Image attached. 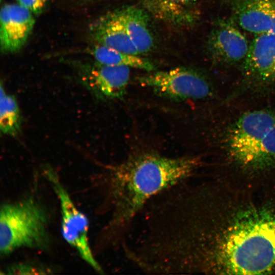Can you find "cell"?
<instances>
[{"label": "cell", "mask_w": 275, "mask_h": 275, "mask_svg": "<svg viewBox=\"0 0 275 275\" xmlns=\"http://www.w3.org/2000/svg\"><path fill=\"white\" fill-rule=\"evenodd\" d=\"M161 237L176 274H275V188L187 181L169 199Z\"/></svg>", "instance_id": "1"}, {"label": "cell", "mask_w": 275, "mask_h": 275, "mask_svg": "<svg viewBox=\"0 0 275 275\" xmlns=\"http://www.w3.org/2000/svg\"><path fill=\"white\" fill-rule=\"evenodd\" d=\"M199 157H169L153 153L129 157L111 169V219L107 227L109 243L122 245L145 205L166 190L195 175Z\"/></svg>", "instance_id": "2"}, {"label": "cell", "mask_w": 275, "mask_h": 275, "mask_svg": "<svg viewBox=\"0 0 275 275\" xmlns=\"http://www.w3.org/2000/svg\"><path fill=\"white\" fill-rule=\"evenodd\" d=\"M226 146L234 173L220 180L242 188H275L274 113L263 109L243 114L230 128Z\"/></svg>", "instance_id": "3"}, {"label": "cell", "mask_w": 275, "mask_h": 275, "mask_svg": "<svg viewBox=\"0 0 275 275\" xmlns=\"http://www.w3.org/2000/svg\"><path fill=\"white\" fill-rule=\"evenodd\" d=\"M48 218L33 198L4 203L0 209V252L8 256L22 248L45 250L49 246Z\"/></svg>", "instance_id": "4"}, {"label": "cell", "mask_w": 275, "mask_h": 275, "mask_svg": "<svg viewBox=\"0 0 275 275\" xmlns=\"http://www.w3.org/2000/svg\"><path fill=\"white\" fill-rule=\"evenodd\" d=\"M44 173L59 200L64 239L77 251L86 263L98 273H103V270L94 257L89 244L87 216L76 207L53 169L47 167L44 169Z\"/></svg>", "instance_id": "5"}, {"label": "cell", "mask_w": 275, "mask_h": 275, "mask_svg": "<svg viewBox=\"0 0 275 275\" xmlns=\"http://www.w3.org/2000/svg\"><path fill=\"white\" fill-rule=\"evenodd\" d=\"M139 83L171 99H201L211 95L207 80L199 73L183 67L154 72L139 77Z\"/></svg>", "instance_id": "6"}, {"label": "cell", "mask_w": 275, "mask_h": 275, "mask_svg": "<svg viewBox=\"0 0 275 275\" xmlns=\"http://www.w3.org/2000/svg\"><path fill=\"white\" fill-rule=\"evenodd\" d=\"M79 81L97 99H113L124 95L130 77V68L95 63L76 66Z\"/></svg>", "instance_id": "7"}, {"label": "cell", "mask_w": 275, "mask_h": 275, "mask_svg": "<svg viewBox=\"0 0 275 275\" xmlns=\"http://www.w3.org/2000/svg\"><path fill=\"white\" fill-rule=\"evenodd\" d=\"M250 44L233 20L219 19L209 34L207 50L214 62L233 64L243 62L248 54Z\"/></svg>", "instance_id": "8"}, {"label": "cell", "mask_w": 275, "mask_h": 275, "mask_svg": "<svg viewBox=\"0 0 275 275\" xmlns=\"http://www.w3.org/2000/svg\"><path fill=\"white\" fill-rule=\"evenodd\" d=\"M245 79L257 86L275 82V33L257 35L242 62Z\"/></svg>", "instance_id": "9"}, {"label": "cell", "mask_w": 275, "mask_h": 275, "mask_svg": "<svg viewBox=\"0 0 275 275\" xmlns=\"http://www.w3.org/2000/svg\"><path fill=\"white\" fill-rule=\"evenodd\" d=\"M0 44L4 53L17 51L25 43L35 24L33 14L18 4L5 5L1 11Z\"/></svg>", "instance_id": "10"}, {"label": "cell", "mask_w": 275, "mask_h": 275, "mask_svg": "<svg viewBox=\"0 0 275 275\" xmlns=\"http://www.w3.org/2000/svg\"><path fill=\"white\" fill-rule=\"evenodd\" d=\"M232 18L242 29L257 35L275 33V0H231Z\"/></svg>", "instance_id": "11"}, {"label": "cell", "mask_w": 275, "mask_h": 275, "mask_svg": "<svg viewBox=\"0 0 275 275\" xmlns=\"http://www.w3.org/2000/svg\"><path fill=\"white\" fill-rule=\"evenodd\" d=\"M95 44L132 54H140L130 39L118 10L102 15L90 27Z\"/></svg>", "instance_id": "12"}, {"label": "cell", "mask_w": 275, "mask_h": 275, "mask_svg": "<svg viewBox=\"0 0 275 275\" xmlns=\"http://www.w3.org/2000/svg\"><path fill=\"white\" fill-rule=\"evenodd\" d=\"M153 15L179 29L194 26L200 17L198 0H144Z\"/></svg>", "instance_id": "13"}, {"label": "cell", "mask_w": 275, "mask_h": 275, "mask_svg": "<svg viewBox=\"0 0 275 275\" xmlns=\"http://www.w3.org/2000/svg\"><path fill=\"white\" fill-rule=\"evenodd\" d=\"M118 10L140 55L150 52L154 48V39L146 11L135 6L125 7Z\"/></svg>", "instance_id": "14"}, {"label": "cell", "mask_w": 275, "mask_h": 275, "mask_svg": "<svg viewBox=\"0 0 275 275\" xmlns=\"http://www.w3.org/2000/svg\"><path fill=\"white\" fill-rule=\"evenodd\" d=\"M95 62L107 66H124L151 71L153 64L139 55L120 51L103 45L95 44L89 50Z\"/></svg>", "instance_id": "15"}, {"label": "cell", "mask_w": 275, "mask_h": 275, "mask_svg": "<svg viewBox=\"0 0 275 275\" xmlns=\"http://www.w3.org/2000/svg\"><path fill=\"white\" fill-rule=\"evenodd\" d=\"M0 129L2 133L13 137L17 136L21 130V116L15 96L7 94L1 86Z\"/></svg>", "instance_id": "16"}, {"label": "cell", "mask_w": 275, "mask_h": 275, "mask_svg": "<svg viewBox=\"0 0 275 275\" xmlns=\"http://www.w3.org/2000/svg\"><path fill=\"white\" fill-rule=\"evenodd\" d=\"M4 274H44L51 273V270L46 267L30 263H18L7 267Z\"/></svg>", "instance_id": "17"}, {"label": "cell", "mask_w": 275, "mask_h": 275, "mask_svg": "<svg viewBox=\"0 0 275 275\" xmlns=\"http://www.w3.org/2000/svg\"><path fill=\"white\" fill-rule=\"evenodd\" d=\"M18 4L33 14H40L45 9L48 0H17Z\"/></svg>", "instance_id": "18"}]
</instances>
